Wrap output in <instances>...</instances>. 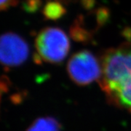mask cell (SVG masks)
Masks as SVG:
<instances>
[{
  "mask_svg": "<svg viewBox=\"0 0 131 131\" xmlns=\"http://www.w3.org/2000/svg\"><path fill=\"white\" fill-rule=\"evenodd\" d=\"M71 36L77 41L83 42L84 40H88L89 38L88 32L83 28L79 27L78 26L72 27L71 30Z\"/></svg>",
  "mask_w": 131,
  "mask_h": 131,
  "instance_id": "52a82bcc",
  "label": "cell"
},
{
  "mask_svg": "<svg viewBox=\"0 0 131 131\" xmlns=\"http://www.w3.org/2000/svg\"><path fill=\"white\" fill-rule=\"evenodd\" d=\"M42 13L47 20H56L60 19L66 13L64 7L58 2H48L45 5Z\"/></svg>",
  "mask_w": 131,
  "mask_h": 131,
  "instance_id": "5b68a950",
  "label": "cell"
},
{
  "mask_svg": "<svg viewBox=\"0 0 131 131\" xmlns=\"http://www.w3.org/2000/svg\"><path fill=\"white\" fill-rule=\"evenodd\" d=\"M24 8L28 13H34L41 6V0H24Z\"/></svg>",
  "mask_w": 131,
  "mask_h": 131,
  "instance_id": "ba28073f",
  "label": "cell"
},
{
  "mask_svg": "<svg viewBox=\"0 0 131 131\" xmlns=\"http://www.w3.org/2000/svg\"><path fill=\"white\" fill-rule=\"evenodd\" d=\"M29 47L21 37L13 32L5 33L1 37L0 58L6 68L15 67L27 60Z\"/></svg>",
  "mask_w": 131,
  "mask_h": 131,
  "instance_id": "277c9868",
  "label": "cell"
},
{
  "mask_svg": "<svg viewBox=\"0 0 131 131\" xmlns=\"http://www.w3.org/2000/svg\"><path fill=\"white\" fill-rule=\"evenodd\" d=\"M67 71L71 79L79 85L90 84L102 76V66L88 50L78 52L71 57Z\"/></svg>",
  "mask_w": 131,
  "mask_h": 131,
  "instance_id": "3957f363",
  "label": "cell"
},
{
  "mask_svg": "<svg viewBox=\"0 0 131 131\" xmlns=\"http://www.w3.org/2000/svg\"><path fill=\"white\" fill-rule=\"evenodd\" d=\"M101 66L102 88L113 101L131 111V45L108 51Z\"/></svg>",
  "mask_w": 131,
  "mask_h": 131,
  "instance_id": "6da1fadb",
  "label": "cell"
},
{
  "mask_svg": "<svg viewBox=\"0 0 131 131\" xmlns=\"http://www.w3.org/2000/svg\"><path fill=\"white\" fill-rule=\"evenodd\" d=\"M27 131H60V125L55 119L44 117L36 120Z\"/></svg>",
  "mask_w": 131,
  "mask_h": 131,
  "instance_id": "8992f818",
  "label": "cell"
},
{
  "mask_svg": "<svg viewBox=\"0 0 131 131\" xmlns=\"http://www.w3.org/2000/svg\"><path fill=\"white\" fill-rule=\"evenodd\" d=\"M18 4V0H1L0 8L1 10L5 11L12 7H15Z\"/></svg>",
  "mask_w": 131,
  "mask_h": 131,
  "instance_id": "9c48e42d",
  "label": "cell"
},
{
  "mask_svg": "<svg viewBox=\"0 0 131 131\" xmlns=\"http://www.w3.org/2000/svg\"><path fill=\"white\" fill-rule=\"evenodd\" d=\"M35 47L40 61L60 63L69 54L70 42L66 33L61 28L47 27L37 34Z\"/></svg>",
  "mask_w": 131,
  "mask_h": 131,
  "instance_id": "7a4b0ae2",
  "label": "cell"
}]
</instances>
